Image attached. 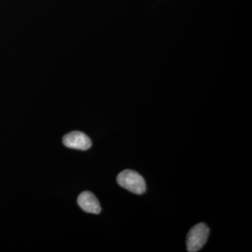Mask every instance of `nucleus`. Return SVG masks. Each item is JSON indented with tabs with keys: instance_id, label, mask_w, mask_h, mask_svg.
I'll use <instances>...</instances> for the list:
<instances>
[{
	"instance_id": "nucleus-4",
	"label": "nucleus",
	"mask_w": 252,
	"mask_h": 252,
	"mask_svg": "<svg viewBox=\"0 0 252 252\" xmlns=\"http://www.w3.org/2000/svg\"><path fill=\"white\" fill-rule=\"evenodd\" d=\"M77 203L79 206L88 213L97 215L102 210L98 200L91 192L85 191L81 193L78 197Z\"/></svg>"
},
{
	"instance_id": "nucleus-2",
	"label": "nucleus",
	"mask_w": 252,
	"mask_h": 252,
	"mask_svg": "<svg viewBox=\"0 0 252 252\" xmlns=\"http://www.w3.org/2000/svg\"><path fill=\"white\" fill-rule=\"evenodd\" d=\"M209 234H210V229L205 223H199L193 227L187 234V251L189 252L199 251L206 243Z\"/></svg>"
},
{
	"instance_id": "nucleus-3",
	"label": "nucleus",
	"mask_w": 252,
	"mask_h": 252,
	"mask_svg": "<svg viewBox=\"0 0 252 252\" xmlns=\"http://www.w3.org/2000/svg\"><path fill=\"white\" fill-rule=\"evenodd\" d=\"M63 142L66 147L78 150H87L92 145L90 138L79 131H73L64 135Z\"/></svg>"
},
{
	"instance_id": "nucleus-1",
	"label": "nucleus",
	"mask_w": 252,
	"mask_h": 252,
	"mask_svg": "<svg viewBox=\"0 0 252 252\" xmlns=\"http://www.w3.org/2000/svg\"><path fill=\"white\" fill-rule=\"evenodd\" d=\"M117 183L131 193L141 195L146 191V183L143 177L133 170H126L119 174Z\"/></svg>"
}]
</instances>
